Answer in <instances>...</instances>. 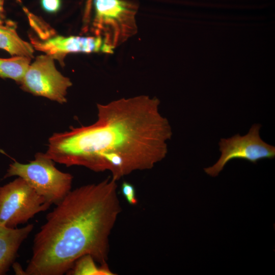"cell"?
I'll return each instance as SVG.
<instances>
[{"label":"cell","mask_w":275,"mask_h":275,"mask_svg":"<svg viewBox=\"0 0 275 275\" xmlns=\"http://www.w3.org/2000/svg\"><path fill=\"white\" fill-rule=\"evenodd\" d=\"M31 44L36 50L43 51L60 61L63 65L65 56L69 53L103 52L113 53L115 48L101 36L81 37L57 36L43 41L31 38Z\"/></svg>","instance_id":"obj_8"},{"label":"cell","mask_w":275,"mask_h":275,"mask_svg":"<svg viewBox=\"0 0 275 275\" xmlns=\"http://www.w3.org/2000/svg\"><path fill=\"white\" fill-rule=\"evenodd\" d=\"M44 11L48 13L57 12L61 7V0H40Z\"/></svg>","instance_id":"obj_14"},{"label":"cell","mask_w":275,"mask_h":275,"mask_svg":"<svg viewBox=\"0 0 275 275\" xmlns=\"http://www.w3.org/2000/svg\"><path fill=\"white\" fill-rule=\"evenodd\" d=\"M122 194L127 201L132 205L138 203L135 189L134 186L129 182L124 181L121 185Z\"/></svg>","instance_id":"obj_13"},{"label":"cell","mask_w":275,"mask_h":275,"mask_svg":"<svg viewBox=\"0 0 275 275\" xmlns=\"http://www.w3.org/2000/svg\"><path fill=\"white\" fill-rule=\"evenodd\" d=\"M54 60L46 54L37 57L19 84L26 92L63 104L67 102V90L72 84L57 69Z\"/></svg>","instance_id":"obj_7"},{"label":"cell","mask_w":275,"mask_h":275,"mask_svg":"<svg viewBox=\"0 0 275 275\" xmlns=\"http://www.w3.org/2000/svg\"><path fill=\"white\" fill-rule=\"evenodd\" d=\"M261 127L260 124H254L244 135L237 133L231 138L221 139L218 143L221 156L213 166L204 168L205 173L215 177L233 159H242L256 163L262 159L274 158L275 147L261 139Z\"/></svg>","instance_id":"obj_6"},{"label":"cell","mask_w":275,"mask_h":275,"mask_svg":"<svg viewBox=\"0 0 275 275\" xmlns=\"http://www.w3.org/2000/svg\"><path fill=\"white\" fill-rule=\"evenodd\" d=\"M156 97L140 95L97 104L93 124L54 133L46 154L67 167L108 171L118 181L163 159L173 134Z\"/></svg>","instance_id":"obj_1"},{"label":"cell","mask_w":275,"mask_h":275,"mask_svg":"<svg viewBox=\"0 0 275 275\" xmlns=\"http://www.w3.org/2000/svg\"><path fill=\"white\" fill-rule=\"evenodd\" d=\"M117 181L109 176L71 190L35 235L27 275H62L80 257L107 264L109 237L121 211Z\"/></svg>","instance_id":"obj_2"},{"label":"cell","mask_w":275,"mask_h":275,"mask_svg":"<svg viewBox=\"0 0 275 275\" xmlns=\"http://www.w3.org/2000/svg\"><path fill=\"white\" fill-rule=\"evenodd\" d=\"M31 61V58L23 56H14L9 59L0 58V77L10 78L19 84Z\"/></svg>","instance_id":"obj_11"},{"label":"cell","mask_w":275,"mask_h":275,"mask_svg":"<svg viewBox=\"0 0 275 275\" xmlns=\"http://www.w3.org/2000/svg\"><path fill=\"white\" fill-rule=\"evenodd\" d=\"M97 262L89 255L78 259L67 274L74 275H114L107 264L98 266Z\"/></svg>","instance_id":"obj_12"},{"label":"cell","mask_w":275,"mask_h":275,"mask_svg":"<svg viewBox=\"0 0 275 275\" xmlns=\"http://www.w3.org/2000/svg\"><path fill=\"white\" fill-rule=\"evenodd\" d=\"M51 204L22 178L0 186V225L15 228Z\"/></svg>","instance_id":"obj_4"},{"label":"cell","mask_w":275,"mask_h":275,"mask_svg":"<svg viewBox=\"0 0 275 275\" xmlns=\"http://www.w3.org/2000/svg\"><path fill=\"white\" fill-rule=\"evenodd\" d=\"M93 24L106 42L116 47L136 33L135 7L125 0H93Z\"/></svg>","instance_id":"obj_5"},{"label":"cell","mask_w":275,"mask_h":275,"mask_svg":"<svg viewBox=\"0 0 275 275\" xmlns=\"http://www.w3.org/2000/svg\"><path fill=\"white\" fill-rule=\"evenodd\" d=\"M33 228V224L20 228L0 225V275L6 274L14 263L20 245Z\"/></svg>","instance_id":"obj_9"},{"label":"cell","mask_w":275,"mask_h":275,"mask_svg":"<svg viewBox=\"0 0 275 275\" xmlns=\"http://www.w3.org/2000/svg\"><path fill=\"white\" fill-rule=\"evenodd\" d=\"M16 29L15 23L10 20L0 25V48L13 57L34 58L33 45L23 40L17 34Z\"/></svg>","instance_id":"obj_10"},{"label":"cell","mask_w":275,"mask_h":275,"mask_svg":"<svg viewBox=\"0 0 275 275\" xmlns=\"http://www.w3.org/2000/svg\"><path fill=\"white\" fill-rule=\"evenodd\" d=\"M54 162L46 153L39 152L28 163H11L4 178H22L51 205H56L71 190L73 176L58 170Z\"/></svg>","instance_id":"obj_3"},{"label":"cell","mask_w":275,"mask_h":275,"mask_svg":"<svg viewBox=\"0 0 275 275\" xmlns=\"http://www.w3.org/2000/svg\"><path fill=\"white\" fill-rule=\"evenodd\" d=\"M4 2L5 0H0V25L4 24L6 21L4 9Z\"/></svg>","instance_id":"obj_15"}]
</instances>
